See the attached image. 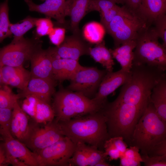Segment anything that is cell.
<instances>
[{"instance_id": "cell-1", "label": "cell", "mask_w": 166, "mask_h": 166, "mask_svg": "<svg viewBox=\"0 0 166 166\" xmlns=\"http://www.w3.org/2000/svg\"><path fill=\"white\" fill-rule=\"evenodd\" d=\"M131 76L123 85L114 101L134 105L145 110L150 101L152 90L166 75L164 71L155 67L132 63Z\"/></svg>"}, {"instance_id": "cell-2", "label": "cell", "mask_w": 166, "mask_h": 166, "mask_svg": "<svg viewBox=\"0 0 166 166\" xmlns=\"http://www.w3.org/2000/svg\"><path fill=\"white\" fill-rule=\"evenodd\" d=\"M101 110L68 120L58 121L63 134L75 144L83 143L100 150L104 149L105 141L110 137L106 119Z\"/></svg>"}, {"instance_id": "cell-3", "label": "cell", "mask_w": 166, "mask_h": 166, "mask_svg": "<svg viewBox=\"0 0 166 166\" xmlns=\"http://www.w3.org/2000/svg\"><path fill=\"white\" fill-rule=\"evenodd\" d=\"M144 110L124 103L106 102L101 110L106 119L110 138L122 137L131 145L135 126Z\"/></svg>"}, {"instance_id": "cell-4", "label": "cell", "mask_w": 166, "mask_h": 166, "mask_svg": "<svg viewBox=\"0 0 166 166\" xmlns=\"http://www.w3.org/2000/svg\"><path fill=\"white\" fill-rule=\"evenodd\" d=\"M165 140L166 121L159 116L150 101L135 126L131 146L137 147L142 155H149Z\"/></svg>"}, {"instance_id": "cell-5", "label": "cell", "mask_w": 166, "mask_h": 166, "mask_svg": "<svg viewBox=\"0 0 166 166\" xmlns=\"http://www.w3.org/2000/svg\"><path fill=\"white\" fill-rule=\"evenodd\" d=\"M105 103H101L80 93L61 88L54 95L52 108L55 119L61 121L96 113Z\"/></svg>"}, {"instance_id": "cell-6", "label": "cell", "mask_w": 166, "mask_h": 166, "mask_svg": "<svg viewBox=\"0 0 166 166\" xmlns=\"http://www.w3.org/2000/svg\"><path fill=\"white\" fill-rule=\"evenodd\" d=\"M152 23L141 12L123 5L105 29L113 38L116 48L135 40L143 29Z\"/></svg>"}, {"instance_id": "cell-7", "label": "cell", "mask_w": 166, "mask_h": 166, "mask_svg": "<svg viewBox=\"0 0 166 166\" xmlns=\"http://www.w3.org/2000/svg\"><path fill=\"white\" fill-rule=\"evenodd\" d=\"M159 38L153 24L143 29L135 39L133 64L166 69V47L159 41Z\"/></svg>"}, {"instance_id": "cell-8", "label": "cell", "mask_w": 166, "mask_h": 166, "mask_svg": "<svg viewBox=\"0 0 166 166\" xmlns=\"http://www.w3.org/2000/svg\"><path fill=\"white\" fill-rule=\"evenodd\" d=\"M42 42L36 36L13 39L8 45L0 49V61L4 65L18 66L23 65L39 49Z\"/></svg>"}, {"instance_id": "cell-9", "label": "cell", "mask_w": 166, "mask_h": 166, "mask_svg": "<svg viewBox=\"0 0 166 166\" xmlns=\"http://www.w3.org/2000/svg\"><path fill=\"white\" fill-rule=\"evenodd\" d=\"M34 121L30 123L28 132L22 142L33 152L51 145L65 136L55 119L42 127Z\"/></svg>"}, {"instance_id": "cell-10", "label": "cell", "mask_w": 166, "mask_h": 166, "mask_svg": "<svg viewBox=\"0 0 166 166\" xmlns=\"http://www.w3.org/2000/svg\"><path fill=\"white\" fill-rule=\"evenodd\" d=\"M76 147V144L65 136L51 145L33 152L38 166H68Z\"/></svg>"}, {"instance_id": "cell-11", "label": "cell", "mask_w": 166, "mask_h": 166, "mask_svg": "<svg viewBox=\"0 0 166 166\" xmlns=\"http://www.w3.org/2000/svg\"><path fill=\"white\" fill-rule=\"evenodd\" d=\"M107 71L94 67L81 66L73 77L66 89L82 94L92 99L97 92Z\"/></svg>"}, {"instance_id": "cell-12", "label": "cell", "mask_w": 166, "mask_h": 166, "mask_svg": "<svg viewBox=\"0 0 166 166\" xmlns=\"http://www.w3.org/2000/svg\"><path fill=\"white\" fill-rule=\"evenodd\" d=\"M91 44L86 42L81 33L65 37L58 46L48 49L52 57L79 60L81 56L89 55Z\"/></svg>"}, {"instance_id": "cell-13", "label": "cell", "mask_w": 166, "mask_h": 166, "mask_svg": "<svg viewBox=\"0 0 166 166\" xmlns=\"http://www.w3.org/2000/svg\"><path fill=\"white\" fill-rule=\"evenodd\" d=\"M10 164L14 166H38L34 153L24 144L13 137L4 139Z\"/></svg>"}, {"instance_id": "cell-14", "label": "cell", "mask_w": 166, "mask_h": 166, "mask_svg": "<svg viewBox=\"0 0 166 166\" xmlns=\"http://www.w3.org/2000/svg\"><path fill=\"white\" fill-rule=\"evenodd\" d=\"M131 71L128 72L121 69L117 71L107 73L100 83L98 91L93 99L102 104L107 102V97L121 85L130 80Z\"/></svg>"}, {"instance_id": "cell-15", "label": "cell", "mask_w": 166, "mask_h": 166, "mask_svg": "<svg viewBox=\"0 0 166 166\" xmlns=\"http://www.w3.org/2000/svg\"><path fill=\"white\" fill-rule=\"evenodd\" d=\"M93 11V0H66L65 2L66 16L70 18L69 29L73 34L81 33L79 27L83 18Z\"/></svg>"}, {"instance_id": "cell-16", "label": "cell", "mask_w": 166, "mask_h": 166, "mask_svg": "<svg viewBox=\"0 0 166 166\" xmlns=\"http://www.w3.org/2000/svg\"><path fill=\"white\" fill-rule=\"evenodd\" d=\"M55 84L54 80L31 77L26 88L18 95L19 98L33 95L50 104Z\"/></svg>"}, {"instance_id": "cell-17", "label": "cell", "mask_w": 166, "mask_h": 166, "mask_svg": "<svg viewBox=\"0 0 166 166\" xmlns=\"http://www.w3.org/2000/svg\"><path fill=\"white\" fill-rule=\"evenodd\" d=\"M24 1L30 11L43 14L47 18L55 19L59 23L65 24V0H46L40 4H35L32 0Z\"/></svg>"}, {"instance_id": "cell-18", "label": "cell", "mask_w": 166, "mask_h": 166, "mask_svg": "<svg viewBox=\"0 0 166 166\" xmlns=\"http://www.w3.org/2000/svg\"><path fill=\"white\" fill-rule=\"evenodd\" d=\"M30 61L31 77L55 80L53 74L52 57L48 49H39L33 54Z\"/></svg>"}, {"instance_id": "cell-19", "label": "cell", "mask_w": 166, "mask_h": 166, "mask_svg": "<svg viewBox=\"0 0 166 166\" xmlns=\"http://www.w3.org/2000/svg\"><path fill=\"white\" fill-rule=\"evenodd\" d=\"M2 83L9 85L22 90L27 87L31 77L30 72L22 65H4L1 70Z\"/></svg>"}, {"instance_id": "cell-20", "label": "cell", "mask_w": 166, "mask_h": 166, "mask_svg": "<svg viewBox=\"0 0 166 166\" xmlns=\"http://www.w3.org/2000/svg\"><path fill=\"white\" fill-rule=\"evenodd\" d=\"M29 117L23 110L17 101L12 109L10 131L13 138L22 142L29 131Z\"/></svg>"}, {"instance_id": "cell-21", "label": "cell", "mask_w": 166, "mask_h": 166, "mask_svg": "<svg viewBox=\"0 0 166 166\" xmlns=\"http://www.w3.org/2000/svg\"><path fill=\"white\" fill-rule=\"evenodd\" d=\"M52 64L53 78L60 81L71 80L81 66L78 61L53 57Z\"/></svg>"}, {"instance_id": "cell-22", "label": "cell", "mask_w": 166, "mask_h": 166, "mask_svg": "<svg viewBox=\"0 0 166 166\" xmlns=\"http://www.w3.org/2000/svg\"><path fill=\"white\" fill-rule=\"evenodd\" d=\"M136 46V40H132L124 43L113 49H110L113 58L119 63L122 69L130 71L134 58L133 50Z\"/></svg>"}, {"instance_id": "cell-23", "label": "cell", "mask_w": 166, "mask_h": 166, "mask_svg": "<svg viewBox=\"0 0 166 166\" xmlns=\"http://www.w3.org/2000/svg\"><path fill=\"white\" fill-rule=\"evenodd\" d=\"M150 101L154 106L159 116L166 121V77H162L153 88Z\"/></svg>"}, {"instance_id": "cell-24", "label": "cell", "mask_w": 166, "mask_h": 166, "mask_svg": "<svg viewBox=\"0 0 166 166\" xmlns=\"http://www.w3.org/2000/svg\"><path fill=\"white\" fill-rule=\"evenodd\" d=\"M89 55L96 62L101 64L108 72L113 71L114 62L110 49L105 46V41L90 48Z\"/></svg>"}, {"instance_id": "cell-25", "label": "cell", "mask_w": 166, "mask_h": 166, "mask_svg": "<svg viewBox=\"0 0 166 166\" xmlns=\"http://www.w3.org/2000/svg\"><path fill=\"white\" fill-rule=\"evenodd\" d=\"M140 11L150 22L166 14V0H141Z\"/></svg>"}, {"instance_id": "cell-26", "label": "cell", "mask_w": 166, "mask_h": 166, "mask_svg": "<svg viewBox=\"0 0 166 166\" xmlns=\"http://www.w3.org/2000/svg\"><path fill=\"white\" fill-rule=\"evenodd\" d=\"M121 136L110 138L105 142L104 145V154L109 156L110 161L117 160L123 155L128 147L127 144Z\"/></svg>"}, {"instance_id": "cell-27", "label": "cell", "mask_w": 166, "mask_h": 166, "mask_svg": "<svg viewBox=\"0 0 166 166\" xmlns=\"http://www.w3.org/2000/svg\"><path fill=\"white\" fill-rule=\"evenodd\" d=\"M106 32L105 27L101 23L91 22L84 26L82 36L89 43L97 44L103 41Z\"/></svg>"}, {"instance_id": "cell-28", "label": "cell", "mask_w": 166, "mask_h": 166, "mask_svg": "<svg viewBox=\"0 0 166 166\" xmlns=\"http://www.w3.org/2000/svg\"><path fill=\"white\" fill-rule=\"evenodd\" d=\"M55 117L50 104L37 97L36 115L34 121L38 123L46 124L53 121Z\"/></svg>"}, {"instance_id": "cell-29", "label": "cell", "mask_w": 166, "mask_h": 166, "mask_svg": "<svg viewBox=\"0 0 166 166\" xmlns=\"http://www.w3.org/2000/svg\"><path fill=\"white\" fill-rule=\"evenodd\" d=\"M37 19L28 16L21 21L20 23H10V29L12 34L14 35L13 39H18L24 37L23 35L26 32L35 26Z\"/></svg>"}, {"instance_id": "cell-30", "label": "cell", "mask_w": 166, "mask_h": 166, "mask_svg": "<svg viewBox=\"0 0 166 166\" xmlns=\"http://www.w3.org/2000/svg\"><path fill=\"white\" fill-rule=\"evenodd\" d=\"M8 0L0 3V43L12 34L10 29Z\"/></svg>"}, {"instance_id": "cell-31", "label": "cell", "mask_w": 166, "mask_h": 166, "mask_svg": "<svg viewBox=\"0 0 166 166\" xmlns=\"http://www.w3.org/2000/svg\"><path fill=\"white\" fill-rule=\"evenodd\" d=\"M140 150L136 146H130L127 148L120 158L121 166H139L142 162Z\"/></svg>"}, {"instance_id": "cell-32", "label": "cell", "mask_w": 166, "mask_h": 166, "mask_svg": "<svg viewBox=\"0 0 166 166\" xmlns=\"http://www.w3.org/2000/svg\"><path fill=\"white\" fill-rule=\"evenodd\" d=\"M76 144H78L85 153L88 159L89 166H95L100 161L106 160L107 158L104 154V151L99 150L96 147L83 143Z\"/></svg>"}, {"instance_id": "cell-33", "label": "cell", "mask_w": 166, "mask_h": 166, "mask_svg": "<svg viewBox=\"0 0 166 166\" xmlns=\"http://www.w3.org/2000/svg\"><path fill=\"white\" fill-rule=\"evenodd\" d=\"M12 109L0 107V135L4 139L12 137L10 127Z\"/></svg>"}, {"instance_id": "cell-34", "label": "cell", "mask_w": 166, "mask_h": 166, "mask_svg": "<svg viewBox=\"0 0 166 166\" xmlns=\"http://www.w3.org/2000/svg\"><path fill=\"white\" fill-rule=\"evenodd\" d=\"M36 36L38 38L48 35L53 28V24L48 18H38L35 23Z\"/></svg>"}, {"instance_id": "cell-35", "label": "cell", "mask_w": 166, "mask_h": 166, "mask_svg": "<svg viewBox=\"0 0 166 166\" xmlns=\"http://www.w3.org/2000/svg\"><path fill=\"white\" fill-rule=\"evenodd\" d=\"M19 97L9 90L0 89V107L12 109Z\"/></svg>"}, {"instance_id": "cell-36", "label": "cell", "mask_w": 166, "mask_h": 166, "mask_svg": "<svg viewBox=\"0 0 166 166\" xmlns=\"http://www.w3.org/2000/svg\"><path fill=\"white\" fill-rule=\"evenodd\" d=\"M69 166H89L87 156L83 150L78 144H76L75 150L69 160Z\"/></svg>"}, {"instance_id": "cell-37", "label": "cell", "mask_w": 166, "mask_h": 166, "mask_svg": "<svg viewBox=\"0 0 166 166\" xmlns=\"http://www.w3.org/2000/svg\"><path fill=\"white\" fill-rule=\"evenodd\" d=\"M25 98L21 108L34 120L36 115L37 97L33 95H28Z\"/></svg>"}, {"instance_id": "cell-38", "label": "cell", "mask_w": 166, "mask_h": 166, "mask_svg": "<svg viewBox=\"0 0 166 166\" xmlns=\"http://www.w3.org/2000/svg\"><path fill=\"white\" fill-rule=\"evenodd\" d=\"M154 28L159 38L163 41V45L166 47V15L158 17L153 22Z\"/></svg>"}, {"instance_id": "cell-39", "label": "cell", "mask_w": 166, "mask_h": 166, "mask_svg": "<svg viewBox=\"0 0 166 166\" xmlns=\"http://www.w3.org/2000/svg\"><path fill=\"white\" fill-rule=\"evenodd\" d=\"M141 156L144 166H166V156H149L147 155H142Z\"/></svg>"}, {"instance_id": "cell-40", "label": "cell", "mask_w": 166, "mask_h": 166, "mask_svg": "<svg viewBox=\"0 0 166 166\" xmlns=\"http://www.w3.org/2000/svg\"><path fill=\"white\" fill-rule=\"evenodd\" d=\"M65 29L61 27L53 28L48 35L52 43L57 46L61 44L65 38Z\"/></svg>"}, {"instance_id": "cell-41", "label": "cell", "mask_w": 166, "mask_h": 166, "mask_svg": "<svg viewBox=\"0 0 166 166\" xmlns=\"http://www.w3.org/2000/svg\"><path fill=\"white\" fill-rule=\"evenodd\" d=\"M94 11L99 12L100 15L114 7L116 4L111 0H93Z\"/></svg>"}, {"instance_id": "cell-42", "label": "cell", "mask_w": 166, "mask_h": 166, "mask_svg": "<svg viewBox=\"0 0 166 166\" xmlns=\"http://www.w3.org/2000/svg\"><path fill=\"white\" fill-rule=\"evenodd\" d=\"M120 7L117 5L113 8L107 12L100 14L101 23L105 28L110 22L117 15Z\"/></svg>"}, {"instance_id": "cell-43", "label": "cell", "mask_w": 166, "mask_h": 166, "mask_svg": "<svg viewBox=\"0 0 166 166\" xmlns=\"http://www.w3.org/2000/svg\"><path fill=\"white\" fill-rule=\"evenodd\" d=\"M148 156H166V140L155 147Z\"/></svg>"}, {"instance_id": "cell-44", "label": "cell", "mask_w": 166, "mask_h": 166, "mask_svg": "<svg viewBox=\"0 0 166 166\" xmlns=\"http://www.w3.org/2000/svg\"><path fill=\"white\" fill-rule=\"evenodd\" d=\"M10 165L4 141H0V166Z\"/></svg>"}, {"instance_id": "cell-45", "label": "cell", "mask_w": 166, "mask_h": 166, "mask_svg": "<svg viewBox=\"0 0 166 166\" xmlns=\"http://www.w3.org/2000/svg\"><path fill=\"white\" fill-rule=\"evenodd\" d=\"M141 0H126L124 5L132 10L141 12Z\"/></svg>"}, {"instance_id": "cell-46", "label": "cell", "mask_w": 166, "mask_h": 166, "mask_svg": "<svg viewBox=\"0 0 166 166\" xmlns=\"http://www.w3.org/2000/svg\"><path fill=\"white\" fill-rule=\"evenodd\" d=\"M111 165L108 163L106 160H101L95 166H110Z\"/></svg>"}, {"instance_id": "cell-47", "label": "cell", "mask_w": 166, "mask_h": 166, "mask_svg": "<svg viewBox=\"0 0 166 166\" xmlns=\"http://www.w3.org/2000/svg\"><path fill=\"white\" fill-rule=\"evenodd\" d=\"M116 4H121L124 5L125 2V0H111Z\"/></svg>"}, {"instance_id": "cell-48", "label": "cell", "mask_w": 166, "mask_h": 166, "mask_svg": "<svg viewBox=\"0 0 166 166\" xmlns=\"http://www.w3.org/2000/svg\"><path fill=\"white\" fill-rule=\"evenodd\" d=\"M4 65L0 61V85L2 83V75L1 73V70L2 67Z\"/></svg>"}, {"instance_id": "cell-49", "label": "cell", "mask_w": 166, "mask_h": 166, "mask_svg": "<svg viewBox=\"0 0 166 166\" xmlns=\"http://www.w3.org/2000/svg\"><path fill=\"white\" fill-rule=\"evenodd\" d=\"M0 141H4L3 138L0 135Z\"/></svg>"}, {"instance_id": "cell-50", "label": "cell", "mask_w": 166, "mask_h": 166, "mask_svg": "<svg viewBox=\"0 0 166 166\" xmlns=\"http://www.w3.org/2000/svg\"><path fill=\"white\" fill-rule=\"evenodd\" d=\"M41 0L42 1H46V0Z\"/></svg>"}, {"instance_id": "cell-51", "label": "cell", "mask_w": 166, "mask_h": 166, "mask_svg": "<svg viewBox=\"0 0 166 166\" xmlns=\"http://www.w3.org/2000/svg\"><path fill=\"white\" fill-rule=\"evenodd\" d=\"M126 1V0H125V1Z\"/></svg>"}]
</instances>
